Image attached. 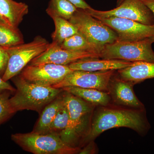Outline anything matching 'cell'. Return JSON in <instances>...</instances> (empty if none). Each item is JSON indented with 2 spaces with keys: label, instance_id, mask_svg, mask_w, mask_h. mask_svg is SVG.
<instances>
[{
  "label": "cell",
  "instance_id": "3957f363",
  "mask_svg": "<svg viewBox=\"0 0 154 154\" xmlns=\"http://www.w3.org/2000/svg\"><path fill=\"white\" fill-rule=\"evenodd\" d=\"M12 79L17 88L9 101L14 113L27 110L40 114L46 105L63 91L62 88L44 87L28 82L18 75Z\"/></svg>",
  "mask_w": 154,
  "mask_h": 154
},
{
  "label": "cell",
  "instance_id": "603a6c76",
  "mask_svg": "<svg viewBox=\"0 0 154 154\" xmlns=\"http://www.w3.org/2000/svg\"><path fill=\"white\" fill-rule=\"evenodd\" d=\"M69 119L68 110L65 102L64 105L58 112L49 127L43 133L52 134L60 137L67 128Z\"/></svg>",
  "mask_w": 154,
  "mask_h": 154
},
{
  "label": "cell",
  "instance_id": "5b68a950",
  "mask_svg": "<svg viewBox=\"0 0 154 154\" xmlns=\"http://www.w3.org/2000/svg\"><path fill=\"white\" fill-rule=\"evenodd\" d=\"M69 21L75 26L79 33L101 51L106 45L117 41L118 36L114 30L84 10L78 8Z\"/></svg>",
  "mask_w": 154,
  "mask_h": 154
},
{
  "label": "cell",
  "instance_id": "8992f818",
  "mask_svg": "<svg viewBox=\"0 0 154 154\" xmlns=\"http://www.w3.org/2000/svg\"><path fill=\"white\" fill-rule=\"evenodd\" d=\"M152 43L149 38L136 41H116L105 45L100 53L99 58L131 62L154 63Z\"/></svg>",
  "mask_w": 154,
  "mask_h": 154
},
{
  "label": "cell",
  "instance_id": "4fadbf2b",
  "mask_svg": "<svg viewBox=\"0 0 154 154\" xmlns=\"http://www.w3.org/2000/svg\"><path fill=\"white\" fill-rule=\"evenodd\" d=\"M134 85L113 75L109 82L108 93L111 102L114 105L123 107L144 109V105L136 96L133 90Z\"/></svg>",
  "mask_w": 154,
  "mask_h": 154
},
{
  "label": "cell",
  "instance_id": "83f0119b",
  "mask_svg": "<svg viewBox=\"0 0 154 154\" xmlns=\"http://www.w3.org/2000/svg\"><path fill=\"white\" fill-rule=\"evenodd\" d=\"M70 2L78 9L86 11L87 9L91 8V6L85 2L84 0H68Z\"/></svg>",
  "mask_w": 154,
  "mask_h": 154
},
{
  "label": "cell",
  "instance_id": "d4e9b609",
  "mask_svg": "<svg viewBox=\"0 0 154 154\" xmlns=\"http://www.w3.org/2000/svg\"><path fill=\"white\" fill-rule=\"evenodd\" d=\"M9 54L5 47L0 46V76L5 72L9 60Z\"/></svg>",
  "mask_w": 154,
  "mask_h": 154
},
{
  "label": "cell",
  "instance_id": "ac0fdd59",
  "mask_svg": "<svg viewBox=\"0 0 154 154\" xmlns=\"http://www.w3.org/2000/svg\"><path fill=\"white\" fill-rule=\"evenodd\" d=\"M62 89L96 107L107 106L111 104V98L108 92L97 89L72 86L65 87Z\"/></svg>",
  "mask_w": 154,
  "mask_h": 154
},
{
  "label": "cell",
  "instance_id": "30bf717a",
  "mask_svg": "<svg viewBox=\"0 0 154 154\" xmlns=\"http://www.w3.org/2000/svg\"><path fill=\"white\" fill-rule=\"evenodd\" d=\"M115 70L98 72L73 70L67 75L61 82L52 87L63 88L72 86L108 92L109 82L115 74Z\"/></svg>",
  "mask_w": 154,
  "mask_h": 154
},
{
  "label": "cell",
  "instance_id": "2e32d148",
  "mask_svg": "<svg viewBox=\"0 0 154 154\" xmlns=\"http://www.w3.org/2000/svg\"><path fill=\"white\" fill-rule=\"evenodd\" d=\"M117 71L118 77L135 85L154 78V63L134 62L131 65Z\"/></svg>",
  "mask_w": 154,
  "mask_h": 154
},
{
  "label": "cell",
  "instance_id": "7a4b0ae2",
  "mask_svg": "<svg viewBox=\"0 0 154 154\" xmlns=\"http://www.w3.org/2000/svg\"><path fill=\"white\" fill-rule=\"evenodd\" d=\"M64 99L69 119L67 128L60 137L68 146L82 148L91 132L96 106L65 91Z\"/></svg>",
  "mask_w": 154,
  "mask_h": 154
},
{
  "label": "cell",
  "instance_id": "f1b7e54d",
  "mask_svg": "<svg viewBox=\"0 0 154 154\" xmlns=\"http://www.w3.org/2000/svg\"><path fill=\"white\" fill-rule=\"evenodd\" d=\"M152 12L154 16V0H140Z\"/></svg>",
  "mask_w": 154,
  "mask_h": 154
},
{
  "label": "cell",
  "instance_id": "9a60e30c",
  "mask_svg": "<svg viewBox=\"0 0 154 154\" xmlns=\"http://www.w3.org/2000/svg\"><path fill=\"white\" fill-rule=\"evenodd\" d=\"M28 13V5L25 3L0 0V21L12 28H18Z\"/></svg>",
  "mask_w": 154,
  "mask_h": 154
},
{
  "label": "cell",
  "instance_id": "6da1fadb",
  "mask_svg": "<svg viewBox=\"0 0 154 154\" xmlns=\"http://www.w3.org/2000/svg\"><path fill=\"white\" fill-rule=\"evenodd\" d=\"M145 109H135L110 104L96 107L94 110L91 132L86 144L94 140L108 130L125 127L143 135L150 128Z\"/></svg>",
  "mask_w": 154,
  "mask_h": 154
},
{
  "label": "cell",
  "instance_id": "7c38bea8",
  "mask_svg": "<svg viewBox=\"0 0 154 154\" xmlns=\"http://www.w3.org/2000/svg\"><path fill=\"white\" fill-rule=\"evenodd\" d=\"M99 58V54L90 51H73L63 49L55 42L50 43L47 49L30 61V65L53 63L68 65L85 58Z\"/></svg>",
  "mask_w": 154,
  "mask_h": 154
},
{
  "label": "cell",
  "instance_id": "ba28073f",
  "mask_svg": "<svg viewBox=\"0 0 154 154\" xmlns=\"http://www.w3.org/2000/svg\"><path fill=\"white\" fill-rule=\"evenodd\" d=\"M85 11L97 19L119 17L146 25H154L152 12L140 0H124L116 8L110 11H98L91 8Z\"/></svg>",
  "mask_w": 154,
  "mask_h": 154
},
{
  "label": "cell",
  "instance_id": "9c48e42d",
  "mask_svg": "<svg viewBox=\"0 0 154 154\" xmlns=\"http://www.w3.org/2000/svg\"><path fill=\"white\" fill-rule=\"evenodd\" d=\"M68 65L42 63L27 66L19 75L28 82L44 87H52L60 82L73 71Z\"/></svg>",
  "mask_w": 154,
  "mask_h": 154
},
{
  "label": "cell",
  "instance_id": "4316f807",
  "mask_svg": "<svg viewBox=\"0 0 154 154\" xmlns=\"http://www.w3.org/2000/svg\"><path fill=\"white\" fill-rule=\"evenodd\" d=\"M16 91V88H14L7 82L4 81L2 78L0 76V94L5 91H8L11 94H14Z\"/></svg>",
  "mask_w": 154,
  "mask_h": 154
},
{
  "label": "cell",
  "instance_id": "d6986e66",
  "mask_svg": "<svg viewBox=\"0 0 154 154\" xmlns=\"http://www.w3.org/2000/svg\"><path fill=\"white\" fill-rule=\"evenodd\" d=\"M52 19L55 28L51 35L52 42L60 45L66 38L79 33L75 26L69 20L59 17H54Z\"/></svg>",
  "mask_w": 154,
  "mask_h": 154
},
{
  "label": "cell",
  "instance_id": "e0dca14e",
  "mask_svg": "<svg viewBox=\"0 0 154 154\" xmlns=\"http://www.w3.org/2000/svg\"><path fill=\"white\" fill-rule=\"evenodd\" d=\"M65 104L64 91L44 107L33 130V132L43 133L53 121L58 112Z\"/></svg>",
  "mask_w": 154,
  "mask_h": 154
},
{
  "label": "cell",
  "instance_id": "f546056e",
  "mask_svg": "<svg viewBox=\"0 0 154 154\" xmlns=\"http://www.w3.org/2000/svg\"><path fill=\"white\" fill-rule=\"evenodd\" d=\"M124 1V0H118L117 2V6L121 4Z\"/></svg>",
  "mask_w": 154,
  "mask_h": 154
},
{
  "label": "cell",
  "instance_id": "ffe728a7",
  "mask_svg": "<svg viewBox=\"0 0 154 154\" xmlns=\"http://www.w3.org/2000/svg\"><path fill=\"white\" fill-rule=\"evenodd\" d=\"M77 9L68 0H51L46 12L51 18L59 17L69 20Z\"/></svg>",
  "mask_w": 154,
  "mask_h": 154
},
{
  "label": "cell",
  "instance_id": "484cf974",
  "mask_svg": "<svg viewBox=\"0 0 154 154\" xmlns=\"http://www.w3.org/2000/svg\"><path fill=\"white\" fill-rule=\"evenodd\" d=\"M98 152V148L94 140L88 142L80 149L79 154H94Z\"/></svg>",
  "mask_w": 154,
  "mask_h": 154
},
{
  "label": "cell",
  "instance_id": "277c9868",
  "mask_svg": "<svg viewBox=\"0 0 154 154\" xmlns=\"http://www.w3.org/2000/svg\"><path fill=\"white\" fill-rule=\"evenodd\" d=\"M11 140L26 151L34 154H79L81 148L68 146L59 136L32 131L11 135Z\"/></svg>",
  "mask_w": 154,
  "mask_h": 154
},
{
  "label": "cell",
  "instance_id": "7402d4cb",
  "mask_svg": "<svg viewBox=\"0 0 154 154\" xmlns=\"http://www.w3.org/2000/svg\"><path fill=\"white\" fill-rule=\"evenodd\" d=\"M24 43L23 36L18 28H12L0 21V46L10 47Z\"/></svg>",
  "mask_w": 154,
  "mask_h": 154
},
{
  "label": "cell",
  "instance_id": "44dd1931",
  "mask_svg": "<svg viewBox=\"0 0 154 154\" xmlns=\"http://www.w3.org/2000/svg\"><path fill=\"white\" fill-rule=\"evenodd\" d=\"M60 45L63 49L73 51H90L99 54L101 52L99 48L89 42L79 32L66 38Z\"/></svg>",
  "mask_w": 154,
  "mask_h": 154
},
{
  "label": "cell",
  "instance_id": "5bb4252c",
  "mask_svg": "<svg viewBox=\"0 0 154 154\" xmlns=\"http://www.w3.org/2000/svg\"><path fill=\"white\" fill-rule=\"evenodd\" d=\"M133 63L119 60L88 57L82 59L68 65L73 70L89 72L118 70L131 65Z\"/></svg>",
  "mask_w": 154,
  "mask_h": 154
},
{
  "label": "cell",
  "instance_id": "52a82bcc",
  "mask_svg": "<svg viewBox=\"0 0 154 154\" xmlns=\"http://www.w3.org/2000/svg\"><path fill=\"white\" fill-rule=\"evenodd\" d=\"M49 44L45 38L38 36L29 43L5 47L9 58L3 80L7 82L19 75L33 59L44 52Z\"/></svg>",
  "mask_w": 154,
  "mask_h": 154
},
{
  "label": "cell",
  "instance_id": "4dcf8cb0",
  "mask_svg": "<svg viewBox=\"0 0 154 154\" xmlns=\"http://www.w3.org/2000/svg\"><path fill=\"white\" fill-rule=\"evenodd\" d=\"M150 38V39L151 41L152 42V43H153L154 42V35H153L152 36H151L150 37H149V38Z\"/></svg>",
  "mask_w": 154,
  "mask_h": 154
},
{
  "label": "cell",
  "instance_id": "cb8c5ba5",
  "mask_svg": "<svg viewBox=\"0 0 154 154\" xmlns=\"http://www.w3.org/2000/svg\"><path fill=\"white\" fill-rule=\"evenodd\" d=\"M11 94L8 91L0 94V125L15 114L11 109L9 101Z\"/></svg>",
  "mask_w": 154,
  "mask_h": 154
},
{
  "label": "cell",
  "instance_id": "8fae6325",
  "mask_svg": "<svg viewBox=\"0 0 154 154\" xmlns=\"http://www.w3.org/2000/svg\"><path fill=\"white\" fill-rule=\"evenodd\" d=\"M117 34V41H139L154 35V25H148L130 19L112 17L99 19Z\"/></svg>",
  "mask_w": 154,
  "mask_h": 154
}]
</instances>
